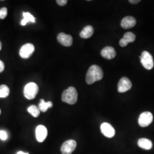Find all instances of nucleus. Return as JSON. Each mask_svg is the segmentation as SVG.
Segmentation results:
<instances>
[{"label": "nucleus", "instance_id": "2eb2a0df", "mask_svg": "<svg viewBox=\"0 0 154 154\" xmlns=\"http://www.w3.org/2000/svg\"><path fill=\"white\" fill-rule=\"evenodd\" d=\"M94 33V28L91 25H88L83 28L82 32L80 33V37L84 39L90 38Z\"/></svg>", "mask_w": 154, "mask_h": 154}, {"label": "nucleus", "instance_id": "ddd939ff", "mask_svg": "<svg viewBox=\"0 0 154 154\" xmlns=\"http://www.w3.org/2000/svg\"><path fill=\"white\" fill-rule=\"evenodd\" d=\"M101 55L104 58L107 60H111L116 57V53L114 48L111 46H107L101 51Z\"/></svg>", "mask_w": 154, "mask_h": 154}, {"label": "nucleus", "instance_id": "6ab92c4d", "mask_svg": "<svg viewBox=\"0 0 154 154\" xmlns=\"http://www.w3.org/2000/svg\"><path fill=\"white\" fill-rule=\"evenodd\" d=\"M28 112L33 117L37 118L40 114V110L38 107L35 105H32L29 107L28 109Z\"/></svg>", "mask_w": 154, "mask_h": 154}, {"label": "nucleus", "instance_id": "f257e3e1", "mask_svg": "<svg viewBox=\"0 0 154 154\" xmlns=\"http://www.w3.org/2000/svg\"><path fill=\"white\" fill-rule=\"evenodd\" d=\"M103 77V72L102 69L98 65H93L88 69L86 74V81L88 85H92L94 83L101 80Z\"/></svg>", "mask_w": 154, "mask_h": 154}, {"label": "nucleus", "instance_id": "a211bd4d", "mask_svg": "<svg viewBox=\"0 0 154 154\" xmlns=\"http://www.w3.org/2000/svg\"><path fill=\"white\" fill-rule=\"evenodd\" d=\"M53 106V103L51 101H49V102H45L44 99H41L40 100V103H39L38 108L40 111L42 112H46L49 108H51Z\"/></svg>", "mask_w": 154, "mask_h": 154}, {"label": "nucleus", "instance_id": "39448f33", "mask_svg": "<svg viewBox=\"0 0 154 154\" xmlns=\"http://www.w3.org/2000/svg\"><path fill=\"white\" fill-rule=\"evenodd\" d=\"M153 121V116L152 113L148 111L143 112L139 117L138 123L142 127L149 126Z\"/></svg>", "mask_w": 154, "mask_h": 154}, {"label": "nucleus", "instance_id": "bb28decb", "mask_svg": "<svg viewBox=\"0 0 154 154\" xmlns=\"http://www.w3.org/2000/svg\"><path fill=\"white\" fill-rule=\"evenodd\" d=\"M1 49H2V44H1V42H0V51H1Z\"/></svg>", "mask_w": 154, "mask_h": 154}, {"label": "nucleus", "instance_id": "cd10ccee", "mask_svg": "<svg viewBox=\"0 0 154 154\" xmlns=\"http://www.w3.org/2000/svg\"><path fill=\"white\" fill-rule=\"evenodd\" d=\"M1 110L0 109V115H1Z\"/></svg>", "mask_w": 154, "mask_h": 154}, {"label": "nucleus", "instance_id": "9d476101", "mask_svg": "<svg viewBox=\"0 0 154 154\" xmlns=\"http://www.w3.org/2000/svg\"><path fill=\"white\" fill-rule=\"evenodd\" d=\"M48 130L46 127L43 125H39L35 130L36 139L38 142H43L47 137Z\"/></svg>", "mask_w": 154, "mask_h": 154}, {"label": "nucleus", "instance_id": "5701e85b", "mask_svg": "<svg viewBox=\"0 0 154 154\" xmlns=\"http://www.w3.org/2000/svg\"><path fill=\"white\" fill-rule=\"evenodd\" d=\"M56 2L59 5L63 6L67 4V0H57Z\"/></svg>", "mask_w": 154, "mask_h": 154}, {"label": "nucleus", "instance_id": "b1692460", "mask_svg": "<svg viewBox=\"0 0 154 154\" xmlns=\"http://www.w3.org/2000/svg\"><path fill=\"white\" fill-rule=\"evenodd\" d=\"M5 68V65L4 62L0 60V72H3Z\"/></svg>", "mask_w": 154, "mask_h": 154}, {"label": "nucleus", "instance_id": "412c9836", "mask_svg": "<svg viewBox=\"0 0 154 154\" xmlns=\"http://www.w3.org/2000/svg\"><path fill=\"white\" fill-rule=\"evenodd\" d=\"M8 14V9L6 8H2L0 9V18L1 19H4Z\"/></svg>", "mask_w": 154, "mask_h": 154}, {"label": "nucleus", "instance_id": "4468645a", "mask_svg": "<svg viewBox=\"0 0 154 154\" xmlns=\"http://www.w3.org/2000/svg\"><path fill=\"white\" fill-rule=\"evenodd\" d=\"M137 23V21L134 17L127 16L125 17L121 21V26L123 29H128L134 27Z\"/></svg>", "mask_w": 154, "mask_h": 154}, {"label": "nucleus", "instance_id": "20e7f679", "mask_svg": "<svg viewBox=\"0 0 154 154\" xmlns=\"http://www.w3.org/2000/svg\"><path fill=\"white\" fill-rule=\"evenodd\" d=\"M140 62L143 67L147 70H151L154 67V63L152 55L146 51H143L141 56H140Z\"/></svg>", "mask_w": 154, "mask_h": 154}, {"label": "nucleus", "instance_id": "423d86ee", "mask_svg": "<svg viewBox=\"0 0 154 154\" xmlns=\"http://www.w3.org/2000/svg\"><path fill=\"white\" fill-rule=\"evenodd\" d=\"M77 142L74 140H68L63 143L61 148L62 154H72L76 149Z\"/></svg>", "mask_w": 154, "mask_h": 154}, {"label": "nucleus", "instance_id": "7ed1b4c3", "mask_svg": "<svg viewBox=\"0 0 154 154\" xmlns=\"http://www.w3.org/2000/svg\"><path fill=\"white\" fill-rule=\"evenodd\" d=\"M38 87L36 83L34 82L29 83L24 88V96L26 98L29 100L34 99L38 94Z\"/></svg>", "mask_w": 154, "mask_h": 154}, {"label": "nucleus", "instance_id": "9b49d317", "mask_svg": "<svg viewBox=\"0 0 154 154\" xmlns=\"http://www.w3.org/2000/svg\"><path fill=\"white\" fill-rule=\"evenodd\" d=\"M57 40L62 45L66 47L71 46L72 44V37L70 35L65 33H60L57 37Z\"/></svg>", "mask_w": 154, "mask_h": 154}, {"label": "nucleus", "instance_id": "f3484780", "mask_svg": "<svg viewBox=\"0 0 154 154\" xmlns=\"http://www.w3.org/2000/svg\"><path fill=\"white\" fill-rule=\"evenodd\" d=\"M23 18L22 19L21 24L22 26H25L27 23L29 22H35V18L34 17L32 14L29 12H23Z\"/></svg>", "mask_w": 154, "mask_h": 154}, {"label": "nucleus", "instance_id": "dca6fc26", "mask_svg": "<svg viewBox=\"0 0 154 154\" xmlns=\"http://www.w3.org/2000/svg\"><path fill=\"white\" fill-rule=\"evenodd\" d=\"M138 146L144 149L149 150L152 147V143L151 140L146 138H141L139 139L138 142Z\"/></svg>", "mask_w": 154, "mask_h": 154}, {"label": "nucleus", "instance_id": "f8f14e48", "mask_svg": "<svg viewBox=\"0 0 154 154\" xmlns=\"http://www.w3.org/2000/svg\"><path fill=\"white\" fill-rule=\"evenodd\" d=\"M136 39L135 35L130 32H127L124 34L123 38L119 41V45L122 47H125L129 43L133 42Z\"/></svg>", "mask_w": 154, "mask_h": 154}, {"label": "nucleus", "instance_id": "393cba45", "mask_svg": "<svg viewBox=\"0 0 154 154\" xmlns=\"http://www.w3.org/2000/svg\"><path fill=\"white\" fill-rule=\"evenodd\" d=\"M129 2L132 4H138L139 2H140V0H130Z\"/></svg>", "mask_w": 154, "mask_h": 154}, {"label": "nucleus", "instance_id": "a878e982", "mask_svg": "<svg viewBox=\"0 0 154 154\" xmlns=\"http://www.w3.org/2000/svg\"><path fill=\"white\" fill-rule=\"evenodd\" d=\"M17 154H29L28 153H26V152H22V151H19V152H17Z\"/></svg>", "mask_w": 154, "mask_h": 154}, {"label": "nucleus", "instance_id": "0eeeda50", "mask_svg": "<svg viewBox=\"0 0 154 154\" xmlns=\"http://www.w3.org/2000/svg\"><path fill=\"white\" fill-rule=\"evenodd\" d=\"M132 88V83L127 77H123L119 80L118 84V91L120 93H125Z\"/></svg>", "mask_w": 154, "mask_h": 154}, {"label": "nucleus", "instance_id": "4be33fe9", "mask_svg": "<svg viewBox=\"0 0 154 154\" xmlns=\"http://www.w3.org/2000/svg\"><path fill=\"white\" fill-rule=\"evenodd\" d=\"M8 137V134L4 130H1L0 131V139L2 140H5Z\"/></svg>", "mask_w": 154, "mask_h": 154}, {"label": "nucleus", "instance_id": "1a4fd4ad", "mask_svg": "<svg viewBox=\"0 0 154 154\" xmlns=\"http://www.w3.org/2000/svg\"><path fill=\"white\" fill-rule=\"evenodd\" d=\"M102 134L107 138H111L114 137L116 131L113 127L109 123H103L100 126Z\"/></svg>", "mask_w": 154, "mask_h": 154}, {"label": "nucleus", "instance_id": "aec40b11", "mask_svg": "<svg viewBox=\"0 0 154 154\" xmlns=\"http://www.w3.org/2000/svg\"><path fill=\"white\" fill-rule=\"evenodd\" d=\"M10 93L9 88L5 85H2L0 86V98H4L7 97Z\"/></svg>", "mask_w": 154, "mask_h": 154}, {"label": "nucleus", "instance_id": "f03ea898", "mask_svg": "<svg viewBox=\"0 0 154 154\" xmlns=\"http://www.w3.org/2000/svg\"><path fill=\"white\" fill-rule=\"evenodd\" d=\"M62 100L69 105H74L78 100L77 90L74 87H69L65 90L62 95Z\"/></svg>", "mask_w": 154, "mask_h": 154}, {"label": "nucleus", "instance_id": "6e6552de", "mask_svg": "<svg viewBox=\"0 0 154 154\" xmlns=\"http://www.w3.org/2000/svg\"><path fill=\"white\" fill-rule=\"evenodd\" d=\"M35 50L34 46L32 44H26L23 45L20 50V55L23 59L29 58L32 55Z\"/></svg>", "mask_w": 154, "mask_h": 154}]
</instances>
